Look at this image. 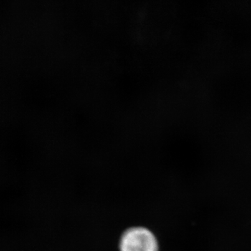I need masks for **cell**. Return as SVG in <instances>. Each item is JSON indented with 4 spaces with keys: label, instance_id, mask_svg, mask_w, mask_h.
Instances as JSON below:
<instances>
[{
    "label": "cell",
    "instance_id": "6da1fadb",
    "mask_svg": "<svg viewBox=\"0 0 251 251\" xmlns=\"http://www.w3.org/2000/svg\"><path fill=\"white\" fill-rule=\"evenodd\" d=\"M171 6L165 0H150L142 6L135 23L138 39L147 44L161 42L171 27Z\"/></svg>",
    "mask_w": 251,
    "mask_h": 251
},
{
    "label": "cell",
    "instance_id": "7a4b0ae2",
    "mask_svg": "<svg viewBox=\"0 0 251 251\" xmlns=\"http://www.w3.org/2000/svg\"><path fill=\"white\" fill-rule=\"evenodd\" d=\"M120 251H158L154 234L143 227H131L126 230L120 241Z\"/></svg>",
    "mask_w": 251,
    "mask_h": 251
}]
</instances>
